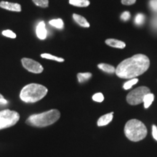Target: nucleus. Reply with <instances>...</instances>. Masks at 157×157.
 <instances>
[{"instance_id":"f257e3e1","label":"nucleus","mask_w":157,"mask_h":157,"mask_svg":"<svg viewBox=\"0 0 157 157\" xmlns=\"http://www.w3.org/2000/svg\"><path fill=\"white\" fill-rule=\"evenodd\" d=\"M149 66L150 60L148 57L143 54H137L125 59L118 65L115 74L121 78L131 79L144 74Z\"/></svg>"},{"instance_id":"f03ea898","label":"nucleus","mask_w":157,"mask_h":157,"mask_svg":"<svg viewBox=\"0 0 157 157\" xmlns=\"http://www.w3.org/2000/svg\"><path fill=\"white\" fill-rule=\"evenodd\" d=\"M60 117V111L57 109H52L41 113L31 115L26 119L25 124L31 127H44L53 124Z\"/></svg>"},{"instance_id":"7ed1b4c3","label":"nucleus","mask_w":157,"mask_h":157,"mask_svg":"<svg viewBox=\"0 0 157 157\" xmlns=\"http://www.w3.org/2000/svg\"><path fill=\"white\" fill-rule=\"evenodd\" d=\"M48 92L47 87L42 84L31 83L23 87L20 93V98L25 103H36L45 97Z\"/></svg>"},{"instance_id":"20e7f679","label":"nucleus","mask_w":157,"mask_h":157,"mask_svg":"<svg viewBox=\"0 0 157 157\" xmlns=\"http://www.w3.org/2000/svg\"><path fill=\"white\" fill-rule=\"evenodd\" d=\"M147 128L142 121L137 119H131L127 121L124 127V134L128 140L138 142L146 137Z\"/></svg>"},{"instance_id":"39448f33","label":"nucleus","mask_w":157,"mask_h":157,"mask_svg":"<svg viewBox=\"0 0 157 157\" xmlns=\"http://www.w3.org/2000/svg\"><path fill=\"white\" fill-rule=\"evenodd\" d=\"M20 119V114L9 109L0 111V129L8 128L16 124Z\"/></svg>"},{"instance_id":"423d86ee","label":"nucleus","mask_w":157,"mask_h":157,"mask_svg":"<svg viewBox=\"0 0 157 157\" xmlns=\"http://www.w3.org/2000/svg\"><path fill=\"white\" fill-rule=\"evenodd\" d=\"M151 93L150 89L147 87L141 86L132 90L127 95V102L129 105H137L143 103V99L147 94Z\"/></svg>"},{"instance_id":"0eeeda50","label":"nucleus","mask_w":157,"mask_h":157,"mask_svg":"<svg viewBox=\"0 0 157 157\" xmlns=\"http://www.w3.org/2000/svg\"><path fill=\"white\" fill-rule=\"evenodd\" d=\"M21 63H22L23 67L31 73L40 74L44 70V68L42 65L32 59L23 58L21 59Z\"/></svg>"},{"instance_id":"6e6552de","label":"nucleus","mask_w":157,"mask_h":157,"mask_svg":"<svg viewBox=\"0 0 157 157\" xmlns=\"http://www.w3.org/2000/svg\"><path fill=\"white\" fill-rule=\"evenodd\" d=\"M0 7L2 8L7 10L9 11L13 12H19L21 11V6L17 3H13V2H8L2 1L0 2Z\"/></svg>"},{"instance_id":"1a4fd4ad","label":"nucleus","mask_w":157,"mask_h":157,"mask_svg":"<svg viewBox=\"0 0 157 157\" xmlns=\"http://www.w3.org/2000/svg\"><path fill=\"white\" fill-rule=\"evenodd\" d=\"M36 33L37 37H38L39 39H41V40H44V39L47 38V36H48V31H47L46 25H45L44 21H41V22L39 23V24L37 25Z\"/></svg>"},{"instance_id":"9d476101","label":"nucleus","mask_w":157,"mask_h":157,"mask_svg":"<svg viewBox=\"0 0 157 157\" xmlns=\"http://www.w3.org/2000/svg\"><path fill=\"white\" fill-rule=\"evenodd\" d=\"M113 112L107 113V114L103 115L102 117L99 118L98 120L97 124L98 127H103L105 125L109 124L111 121L113 120Z\"/></svg>"},{"instance_id":"9b49d317","label":"nucleus","mask_w":157,"mask_h":157,"mask_svg":"<svg viewBox=\"0 0 157 157\" xmlns=\"http://www.w3.org/2000/svg\"><path fill=\"white\" fill-rule=\"evenodd\" d=\"M105 44L109 45L110 47H112V48H119V49H123L125 48L126 44L124 42H123L122 41L117 40V39H108L105 40Z\"/></svg>"},{"instance_id":"f8f14e48","label":"nucleus","mask_w":157,"mask_h":157,"mask_svg":"<svg viewBox=\"0 0 157 157\" xmlns=\"http://www.w3.org/2000/svg\"><path fill=\"white\" fill-rule=\"evenodd\" d=\"M73 18L76 23L80 25V26L84 27V28H89L90 23L87 22V21L82 17V15H77V14H73Z\"/></svg>"},{"instance_id":"ddd939ff","label":"nucleus","mask_w":157,"mask_h":157,"mask_svg":"<svg viewBox=\"0 0 157 157\" xmlns=\"http://www.w3.org/2000/svg\"><path fill=\"white\" fill-rule=\"evenodd\" d=\"M98 67L100 68V69L103 71L105 72L107 74H113L115 73L116 68L113 67V66H111L109 64L106 63H100L98 65Z\"/></svg>"},{"instance_id":"4468645a","label":"nucleus","mask_w":157,"mask_h":157,"mask_svg":"<svg viewBox=\"0 0 157 157\" xmlns=\"http://www.w3.org/2000/svg\"><path fill=\"white\" fill-rule=\"evenodd\" d=\"M70 5L78 7H86L90 5L89 0H69Z\"/></svg>"},{"instance_id":"2eb2a0df","label":"nucleus","mask_w":157,"mask_h":157,"mask_svg":"<svg viewBox=\"0 0 157 157\" xmlns=\"http://www.w3.org/2000/svg\"><path fill=\"white\" fill-rule=\"evenodd\" d=\"M154 101V95L151 93H149L145 96L144 99H143V103H144L145 109H148L151 105V103Z\"/></svg>"},{"instance_id":"dca6fc26","label":"nucleus","mask_w":157,"mask_h":157,"mask_svg":"<svg viewBox=\"0 0 157 157\" xmlns=\"http://www.w3.org/2000/svg\"><path fill=\"white\" fill-rule=\"evenodd\" d=\"M49 23L52 25V26L57 28L58 29H62L64 27V23L62 19L58 18V19H53L50 21Z\"/></svg>"},{"instance_id":"f3484780","label":"nucleus","mask_w":157,"mask_h":157,"mask_svg":"<svg viewBox=\"0 0 157 157\" xmlns=\"http://www.w3.org/2000/svg\"><path fill=\"white\" fill-rule=\"evenodd\" d=\"M92 77V74L89 73H78L77 74V78L79 83H83V82L89 80Z\"/></svg>"},{"instance_id":"a211bd4d","label":"nucleus","mask_w":157,"mask_h":157,"mask_svg":"<svg viewBox=\"0 0 157 157\" xmlns=\"http://www.w3.org/2000/svg\"><path fill=\"white\" fill-rule=\"evenodd\" d=\"M145 21H146V16L142 13H138L135 17V23L137 25H143Z\"/></svg>"},{"instance_id":"6ab92c4d","label":"nucleus","mask_w":157,"mask_h":157,"mask_svg":"<svg viewBox=\"0 0 157 157\" xmlns=\"http://www.w3.org/2000/svg\"><path fill=\"white\" fill-rule=\"evenodd\" d=\"M41 57L42 58H45V59H49V60H56V61L58 62H63L64 59L62 58H58V57H56L55 56H52V55L50 54H48V53H44L41 55Z\"/></svg>"},{"instance_id":"aec40b11","label":"nucleus","mask_w":157,"mask_h":157,"mask_svg":"<svg viewBox=\"0 0 157 157\" xmlns=\"http://www.w3.org/2000/svg\"><path fill=\"white\" fill-rule=\"evenodd\" d=\"M137 82H138V78H131V79H129V81L126 82L124 84V85H123L124 89V90L130 89V88L132 87L133 85H135V84L137 83Z\"/></svg>"},{"instance_id":"412c9836","label":"nucleus","mask_w":157,"mask_h":157,"mask_svg":"<svg viewBox=\"0 0 157 157\" xmlns=\"http://www.w3.org/2000/svg\"><path fill=\"white\" fill-rule=\"evenodd\" d=\"M32 2L38 7L46 8L49 6V0H32Z\"/></svg>"},{"instance_id":"4be33fe9","label":"nucleus","mask_w":157,"mask_h":157,"mask_svg":"<svg viewBox=\"0 0 157 157\" xmlns=\"http://www.w3.org/2000/svg\"><path fill=\"white\" fill-rule=\"evenodd\" d=\"M93 100L94 101L98 102V103H101L104 101V96L101 93H95V95L93 96Z\"/></svg>"},{"instance_id":"5701e85b","label":"nucleus","mask_w":157,"mask_h":157,"mask_svg":"<svg viewBox=\"0 0 157 157\" xmlns=\"http://www.w3.org/2000/svg\"><path fill=\"white\" fill-rule=\"evenodd\" d=\"M2 35L5 36L9 37V38L11 39H15L16 38V34H15L13 31H12L11 30H5L2 31Z\"/></svg>"},{"instance_id":"b1692460","label":"nucleus","mask_w":157,"mask_h":157,"mask_svg":"<svg viewBox=\"0 0 157 157\" xmlns=\"http://www.w3.org/2000/svg\"><path fill=\"white\" fill-rule=\"evenodd\" d=\"M150 8L155 13H157V0H150L149 2Z\"/></svg>"},{"instance_id":"393cba45","label":"nucleus","mask_w":157,"mask_h":157,"mask_svg":"<svg viewBox=\"0 0 157 157\" xmlns=\"http://www.w3.org/2000/svg\"><path fill=\"white\" fill-rule=\"evenodd\" d=\"M129 18H130V13L128 11L124 12L121 15V19L123 21H127L128 20H129Z\"/></svg>"},{"instance_id":"a878e982","label":"nucleus","mask_w":157,"mask_h":157,"mask_svg":"<svg viewBox=\"0 0 157 157\" xmlns=\"http://www.w3.org/2000/svg\"><path fill=\"white\" fill-rule=\"evenodd\" d=\"M136 0H121V3L124 5H132L135 3Z\"/></svg>"},{"instance_id":"bb28decb","label":"nucleus","mask_w":157,"mask_h":157,"mask_svg":"<svg viewBox=\"0 0 157 157\" xmlns=\"http://www.w3.org/2000/svg\"><path fill=\"white\" fill-rule=\"evenodd\" d=\"M152 135L154 138L157 141V127L156 125L152 126Z\"/></svg>"},{"instance_id":"cd10ccee","label":"nucleus","mask_w":157,"mask_h":157,"mask_svg":"<svg viewBox=\"0 0 157 157\" xmlns=\"http://www.w3.org/2000/svg\"><path fill=\"white\" fill-rule=\"evenodd\" d=\"M7 103H8V101L3 97L2 95L0 94V104H2V105H6Z\"/></svg>"},{"instance_id":"c85d7f7f","label":"nucleus","mask_w":157,"mask_h":157,"mask_svg":"<svg viewBox=\"0 0 157 157\" xmlns=\"http://www.w3.org/2000/svg\"><path fill=\"white\" fill-rule=\"evenodd\" d=\"M153 28L157 30V16H155L151 21Z\"/></svg>"}]
</instances>
